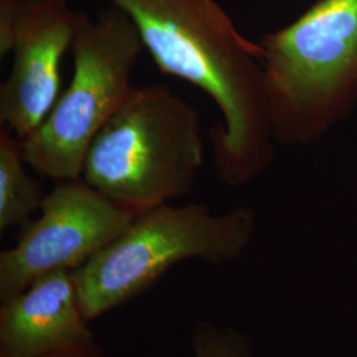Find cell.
<instances>
[{
    "mask_svg": "<svg viewBox=\"0 0 357 357\" xmlns=\"http://www.w3.org/2000/svg\"><path fill=\"white\" fill-rule=\"evenodd\" d=\"M204 163L202 118L166 85L132 88L85 156L82 178L135 216L191 192Z\"/></svg>",
    "mask_w": 357,
    "mask_h": 357,
    "instance_id": "3",
    "label": "cell"
},
{
    "mask_svg": "<svg viewBox=\"0 0 357 357\" xmlns=\"http://www.w3.org/2000/svg\"><path fill=\"white\" fill-rule=\"evenodd\" d=\"M94 339L84 315L73 271L40 275L1 302L0 357H40Z\"/></svg>",
    "mask_w": 357,
    "mask_h": 357,
    "instance_id": "8",
    "label": "cell"
},
{
    "mask_svg": "<svg viewBox=\"0 0 357 357\" xmlns=\"http://www.w3.org/2000/svg\"><path fill=\"white\" fill-rule=\"evenodd\" d=\"M70 1V0H69ZM137 26L158 69L206 94L221 113L209 132L217 178L240 187L274 156L262 48L240 33L216 0H102Z\"/></svg>",
    "mask_w": 357,
    "mask_h": 357,
    "instance_id": "1",
    "label": "cell"
},
{
    "mask_svg": "<svg viewBox=\"0 0 357 357\" xmlns=\"http://www.w3.org/2000/svg\"><path fill=\"white\" fill-rule=\"evenodd\" d=\"M255 222L249 206L216 215L204 204H165L142 213L73 270L84 315L90 321L125 305L183 261L202 259L216 266L237 261L253 238Z\"/></svg>",
    "mask_w": 357,
    "mask_h": 357,
    "instance_id": "4",
    "label": "cell"
},
{
    "mask_svg": "<svg viewBox=\"0 0 357 357\" xmlns=\"http://www.w3.org/2000/svg\"><path fill=\"white\" fill-rule=\"evenodd\" d=\"M40 357H105V355L100 344H97L96 340L91 339L88 342L68 345Z\"/></svg>",
    "mask_w": 357,
    "mask_h": 357,
    "instance_id": "12",
    "label": "cell"
},
{
    "mask_svg": "<svg viewBox=\"0 0 357 357\" xmlns=\"http://www.w3.org/2000/svg\"><path fill=\"white\" fill-rule=\"evenodd\" d=\"M192 345L195 357H253L255 351L249 336L211 321H202L195 327Z\"/></svg>",
    "mask_w": 357,
    "mask_h": 357,
    "instance_id": "10",
    "label": "cell"
},
{
    "mask_svg": "<svg viewBox=\"0 0 357 357\" xmlns=\"http://www.w3.org/2000/svg\"><path fill=\"white\" fill-rule=\"evenodd\" d=\"M23 0H0V56L13 52V40Z\"/></svg>",
    "mask_w": 357,
    "mask_h": 357,
    "instance_id": "11",
    "label": "cell"
},
{
    "mask_svg": "<svg viewBox=\"0 0 357 357\" xmlns=\"http://www.w3.org/2000/svg\"><path fill=\"white\" fill-rule=\"evenodd\" d=\"M69 0H23L13 40V68L0 86V122L23 141L60 97V65L72 48L78 13Z\"/></svg>",
    "mask_w": 357,
    "mask_h": 357,
    "instance_id": "7",
    "label": "cell"
},
{
    "mask_svg": "<svg viewBox=\"0 0 357 357\" xmlns=\"http://www.w3.org/2000/svg\"><path fill=\"white\" fill-rule=\"evenodd\" d=\"M264 88L274 141L308 146L357 102V0H315L264 35Z\"/></svg>",
    "mask_w": 357,
    "mask_h": 357,
    "instance_id": "2",
    "label": "cell"
},
{
    "mask_svg": "<svg viewBox=\"0 0 357 357\" xmlns=\"http://www.w3.org/2000/svg\"><path fill=\"white\" fill-rule=\"evenodd\" d=\"M135 215L84 180L59 181L22 227L16 245L0 253V302L22 293L40 275L84 266L118 238Z\"/></svg>",
    "mask_w": 357,
    "mask_h": 357,
    "instance_id": "6",
    "label": "cell"
},
{
    "mask_svg": "<svg viewBox=\"0 0 357 357\" xmlns=\"http://www.w3.org/2000/svg\"><path fill=\"white\" fill-rule=\"evenodd\" d=\"M142 50L137 26L121 8L110 4L94 20L78 13L72 81L22 141L26 166L54 181L82 178L91 142L134 88L131 76Z\"/></svg>",
    "mask_w": 357,
    "mask_h": 357,
    "instance_id": "5",
    "label": "cell"
},
{
    "mask_svg": "<svg viewBox=\"0 0 357 357\" xmlns=\"http://www.w3.org/2000/svg\"><path fill=\"white\" fill-rule=\"evenodd\" d=\"M22 141L7 128L0 131V231L24 227L40 211L44 193L26 174Z\"/></svg>",
    "mask_w": 357,
    "mask_h": 357,
    "instance_id": "9",
    "label": "cell"
}]
</instances>
